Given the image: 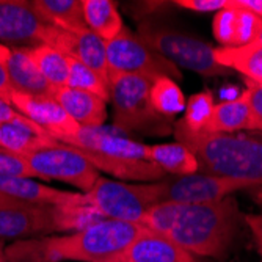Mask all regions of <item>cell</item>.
Returning <instances> with one entry per match:
<instances>
[{"instance_id": "6da1fadb", "label": "cell", "mask_w": 262, "mask_h": 262, "mask_svg": "<svg viewBox=\"0 0 262 262\" xmlns=\"http://www.w3.org/2000/svg\"><path fill=\"white\" fill-rule=\"evenodd\" d=\"M242 222L235 198L228 196L207 204L159 203L140 225L168 237L193 256L222 259L234 245Z\"/></svg>"}, {"instance_id": "7a4b0ae2", "label": "cell", "mask_w": 262, "mask_h": 262, "mask_svg": "<svg viewBox=\"0 0 262 262\" xmlns=\"http://www.w3.org/2000/svg\"><path fill=\"white\" fill-rule=\"evenodd\" d=\"M145 226L102 220L83 231L19 241L5 248L7 262H108L138 237Z\"/></svg>"}, {"instance_id": "3957f363", "label": "cell", "mask_w": 262, "mask_h": 262, "mask_svg": "<svg viewBox=\"0 0 262 262\" xmlns=\"http://www.w3.org/2000/svg\"><path fill=\"white\" fill-rule=\"evenodd\" d=\"M174 137L198 160L200 173L247 182L262 201V134H207L174 124Z\"/></svg>"}, {"instance_id": "277c9868", "label": "cell", "mask_w": 262, "mask_h": 262, "mask_svg": "<svg viewBox=\"0 0 262 262\" xmlns=\"http://www.w3.org/2000/svg\"><path fill=\"white\" fill-rule=\"evenodd\" d=\"M154 80L134 74H110L108 90L113 105V124L120 132H141L165 135L171 120L160 116L151 104Z\"/></svg>"}, {"instance_id": "5b68a950", "label": "cell", "mask_w": 262, "mask_h": 262, "mask_svg": "<svg viewBox=\"0 0 262 262\" xmlns=\"http://www.w3.org/2000/svg\"><path fill=\"white\" fill-rule=\"evenodd\" d=\"M137 35L151 49L179 69L185 68L203 77H220L231 74L228 68L215 61V57H213L215 47L188 33L145 20L138 26Z\"/></svg>"}, {"instance_id": "8992f818", "label": "cell", "mask_w": 262, "mask_h": 262, "mask_svg": "<svg viewBox=\"0 0 262 262\" xmlns=\"http://www.w3.org/2000/svg\"><path fill=\"white\" fill-rule=\"evenodd\" d=\"M162 181L129 184L99 176L86 195L88 204L107 220L140 225L145 213L162 203Z\"/></svg>"}, {"instance_id": "52a82bcc", "label": "cell", "mask_w": 262, "mask_h": 262, "mask_svg": "<svg viewBox=\"0 0 262 262\" xmlns=\"http://www.w3.org/2000/svg\"><path fill=\"white\" fill-rule=\"evenodd\" d=\"M107 66L110 74H134L156 80L170 77L181 80L182 73L138 38L129 27H123L112 41H107Z\"/></svg>"}, {"instance_id": "ba28073f", "label": "cell", "mask_w": 262, "mask_h": 262, "mask_svg": "<svg viewBox=\"0 0 262 262\" xmlns=\"http://www.w3.org/2000/svg\"><path fill=\"white\" fill-rule=\"evenodd\" d=\"M24 157L35 178L71 184L82 193H88L101 176L80 149L57 140Z\"/></svg>"}, {"instance_id": "9c48e42d", "label": "cell", "mask_w": 262, "mask_h": 262, "mask_svg": "<svg viewBox=\"0 0 262 262\" xmlns=\"http://www.w3.org/2000/svg\"><path fill=\"white\" fill-rule=\"evenodd\" d=\"M162 203L182 204H207L217 203L241 190L251 188L250 184L228 178L212 176L204 173H193L187 176L163 178Z\"/></svg>"}, {"instance_id": "30bf717a", "label": "cell", "mask_w": 262, "mask_h": 262, "mask_svg": "<svg viewBox=\"0 0 262 262\" xmlns=\"http://www.w3.org/2000/svg\"><path fill=\"white\" fill-rule=\"evenodd\" d=\"M26 0H0V44L8 47H35L46 44L51 30Z\"/></svg>"}, {"instance_id": "8fae6325", "label": "cell", "mask_w": 262, "mask_h": 262, "mask_svg": "<svg viewBox=\"0 0 262 262\" xmlns=\"http://www.w3.org/2000/svg\"><path fill=\"white\" fill-rule=\"evenodd\" d=\"M46 44L55 47L66 57L86 64L108 80L107 42L98 35H94L90 29L71 30L52 26Z\"/></svg>"}, {"instance_id": "7c38bea8", "label": "cell", "mask_w": 262, "mask_h": 262, "mask_svg": "<svg viewBox=\"0 0 262 262\" xmlns=\"http://www.w3.org/2000/svg\"><path fill=\"white\" fill-rule=\"evenodd\" d=\"M61 143L79 148L85 152L115 157L123 160H148L146 143L132 140L116 129L99 127H80L79 132Z\"/></svg>"}, {"instance_id": "4fadbf2b", "label": "cell", "mask_w": 262, "mask_h": 262, "mask_svg": "<svg viewBox=\"0 0 262 262\" xmlns=\"http://www.w3.org/2000/svg\"><path fill=\"white\" fill-rule=\"evenodd\" d=\"M10 104L57 141H63L64 138L76 135L80 129V126L74 120H71L54 96H29V94L13 91Z\"/></svg>"}, {"instance_id": "5bb4252c", "label": "cell", "mask_w": 262, "mask_h": 262, "mask_svg": "<svg viewBox=\"0 0 262 262\" xmlns=\"http://www.w3.org/2000/svg\"><path fill=\"white\" fill-rule=\"evenodd\" d=\"M57 232L52 206L24 204L0 209V241Z\"/></svg>"}, {"instance_id": "9a60e30c", "label": "cell", "mask_w": 262, "mask_h": 262, "mask_svg": "<svg viewBox=\"0 0 262 262\" xmlns=\"http://www.w3.org/2000/svg\"><path fill=\"white\" fill-rule=\"evenodd\" d=\"M108 262H196L195 256L148 228Z\"/></svg>"}, {"instance_id": "2e32d148", "label": "cell", "mask_w": 262, "mask_h": 262, "mask_svg": "<svg viewBox=\"0 0 262 262\" xmlns=\"http://www.w3.org/2000/svg\"><path fill=\"white\" fill-rule=\"evenodd\" d=\"M0 193L27 204L38 206H63V204H88L85 193L66 192L52 188L35 181V178H4L0 176Z\"/></svg>"}, {"instance_id": "e0dca14e", "label": "cell", "mask_w": 262, "mask_h": 262, "mask_svg": "<svg viewBox=\"0 0 262 262\" xmlns=\"http://www.w3.org/2000/svg\"><path fill=\"white\" fill-rule=\"evenodd\" d=\"M55 101L80 127H99L107 120V101L82 90L55 88Z\"/></svg>"}, {"instance_id": "ac0fdd59", "label": "cell", "mask_w": 262, "mask_h": 262, "mask_svg": "<svg viewBox=\"0 0 262 262\" xmlns=\"http://www.w3.org/2000/svg\"><path fill=\"white\" fill-rule=\"evenodd\" d=\"M7 71L14 93L29 96H54L55 88L42 77L36 64L26 52V47H11Z\"/></svg>"}, {"instance_id": "d6986e66", "label": "cell", "mask_w": 262, "mask_h": 262, "mask_svg": "<svg viewBox=\"0 0 262 262\" xmlns=\"http://www.w3.org/2000/svg\"><path fill=\"white\" fill-rule=\"evenodd\" d=\"M146 157L165 174L187 176L200 171L195 154L182 143H159L146 146Z\"/></svg>"}, {"instance_id": "ffe728a7", "label": "cell", "mask_w": 262, "mask_h": 262, "mask_svg": "<svg viewBox=\"0 0 262 262\" xmlns=\"http://www.w3.org/2000/svg\"><path fill=\"white\" fill-rule=\"evenodd\" d=\"M215 61L229 71H239L247 80L262 85V42L254 41L241 47H215Z\"/></svg>"}, {"instance_id": "44dd1931", "label": "cell", "mask_w": 262, "mask_h": 262, "mask_svg": "<svg viewBox=\"0 0 262 262\" xmlns=\"http://www.w3.org/2000/svg\"><path fill=\"white\" fill-rule=\"evenodd\" d=\"M52 141L55 138L33 121L0 124V146L19 156H27Z\"/></svg>"}, {"instance_id": "7402d4cb", "label": "cell", "mask_w": 262, "mask_h": 262, "mask_svg": "<svg viewBox=\"0 0 262 262\" xmlns=\"http://www.w3.org/2000/svg\"><path fill=\"white\" fill-rule=\"evenodd\" d=\"M250 130V108L245 90L239 98L231 101H220L213 107V113L206 129L207 134H237Z\"/></svg>"}, {"instance_id": "603a6c76", "label": "cell", "mask_w": 262, "mask_h": 262, "mask_svg": "<svg viewBox=\"0 0 262 262\" xmlns=\"http://www.w3.org/2000/svg\"><path fill=\"white\" fill-rule=\"evenodd\" d=\"M85 26L105 42L112 41L124 27L118 5L112 0H82Z\"/></svg>"}, {"instance_id": "cb8c5ba5", "label": "cell", "mask_w": 262, "mask_h": 262, "mask_svg": "<svg viewBox=\"0 0 262 262\" xmlns=\"http://www.w3.org/2000/svg\"><path fill=\"white\" fill-rule=\"evenodd\" d=\"M36 13L54 27L79 30L86 29L82 0H32Z\"/></svg>"}, {"instance_id": "d4e9b609", "label": "cell", "mask_w": 262, "mask_h": 262, "mask_svg": "<svg viewBox=\"0 0 262 262\" xmlns=\"http://www.w3.org/2000/svg\"><path fill=\"white\" fill-rule=\"evenodd\" d=\"M26 52L36 64L42 77L54 88L66 86L69 74V58L64 54L47 44L26 47Z\"/></svg>"}, {"instance_id": "484cf974", "label": "cell", "mask_w": 262, "mask_h": 262, "mask_svg": "<svg viewBox=\"0 0 262 262\" xmlns=\"http://www.w3.org/2000/svg\"><path fill=\"white\" fill-rule=\"evenodd\" d=\"M52 210L57 232H79L102 220H107L90 204L52 206Z\"/></svg>"}, {"instance_id": "4316f807", "label": "cell", "mask_w": 262, "mask_h": 262, "mask_svg": "<svg viewBox=\"0 0 262 262\" xmlns=\"http://www.w3.org/2000/svg\"><path fill=\"white\" fill-rule=\"evenodd\" d=\"M151 104L152 108L163 118L171 120L173 116L181 113L185 108L184 93L170 77H159L151 85Z\"/></svg>"}, {"instance_id": "83f0119b", "label": "cell", "mask_w": 262, "mask_h": 262, "mask_svg": "<svg viewBox=\"0 0 262 262\" xmlns=\"http://www.w3.org/2000/svg\"><path fill=\"white\" fill-rule=\"evenodd\" d=\"M66 86L96 94V96L102 98L107 102L110 101L108 80L104 79L94 69L88 68L86 64H83L74 58H69V74H68Z\"/></svg>"}, {"instance_id": "f1b7e54d", "label": "cell", "mask_w": 262, "mask_h": 262, "mask_svg": "<svg viewBox=\"0 0 262 262\" xmlns=\"http://www.w3.org/2000/svg\"><path fill=\"white\" fill-rule=\"evenodd\" d=\"M213 107H215V102H213L212 93L207 90L200 91L193 94V96L188 99V102H185V108H184L185 113L181 123L190 130L201 132L206 129L207 123L210 121Z\"/></svg>"}, {"instance_id": "f546056e", "label": "cell", "mask_w": 262, "mask_h": 262, "mask_svg": "<svg viewBox=\"0 0 262 262\" xmlns=\"http://www.w3.org/2000/svg\"><path fill=\"white\" fill-rule=\"evenodd\" d=\"M235 7V39L234 47H241L257 41L262 35V19L250 13L231 0Z\"/></svg>"}, {"instance_id": "4dcf8cb0", "label": "cell", "mask_w": 262, "mask_h": 262, "mask_svg": "<svg viewBox=\"0 0 262 262\" xmlns=\"http://www.w3.org/2000/svg\"><path fill=\"white\" fill-rule=\"evenodd\" d=\"M213 36L220 42V47H234L235 39V7L229 0L228 7L215 13L212 22Z\"/></svg>"}, {"instance_id": "1f68e13d", "label": "cell", "mask_w": 262, "mask_h": 262, "mask_svg": "<svg viewBox=\"0 0 262 262\" xmlns=\"http://www.w3.org/2000/svg\"><path fill=\"white\" fill-rule=\"evenodd\" d=\"M0 176L4 178H35L24 156L0 146Z\"/></svg>"}, {"instance_id": "d6a6232c", "label": "cell", "mask_w": 262, "mask_h": 262, "mask_svg": "<svg viewBox=\"0 0 262 262\" xmlns=\"http://www.w3.org/2000/svg\"><path fill=\"white\" fill-rule=\"evenodd\" d=\"M245 93L250 108V130L262 134V85L245 79Z\"/></svg>"}, {"instance_id": "836d02e7", "label": "cell", "mask_w": 262, "mask_h": 262, "mask_svg": "<svg viewBox=\"0 0 262 262\" xmlns=\"http://www.w3.org/2000/svg\"><path fill=\"white\" fill-rule=\"evenodd\" d=\"M229 0H176L174 5L198 13H213L228 7Z\"/></svg>"}, {"instance_id": "e575fe53", "label": "cell", "mask_w": 262, "mask_h": 262, "mask_svg": "<svg viewBox=\"0 0 262 262\" xmlns=\"http://www.w3.org/2000/svg\"><path fill=\"white\" fill-rule=\"evenodd\" d=\"M244 222L251 231V235L254 239V245L257 253L262 256V212L259 213H250V215H244Z\"/></svg>"}, {"instance_id": "d590c367", "label": "cell", "mask_w": 262, "mask_h": 262, "mask_svg": "<svg viewBox=\"0 0 262 262\" xmlns=\"http://www.w3.org/2000/svg\"><path fill=\"white\" fill-rule=\"evenodd\" d=\"M30 120L20 115L16 108H13L8 102L0 99V124L8 123H29Z\"/></svg>"}, {"instance_id": "8d00e7d4", "label": "cell", "mask_w": 262, "mask_h": 262, "mask_svg": "<svg viewBox=\"0 0 262 262\" xmlns=\"http://www.w3.org/2000/svg\"><path fill=\"white\" fill-rule=\"evenodd\" d=\"M13 93L11 83H10V76L7 71V63H0V99L10 104V96ZM11 105V104H10Z\"/></svg>"}, {"instance_id": "74e56055", "label": "cell", "mask_w": 262, "mask_h": 262, "mask_svg": "<svg viewBox=\"0 0 262 262\" xmlns=\"http://www.w3.org/2000/svg\"><path fill=\"white\" fill-rule=\"evenodd\" d=\"M235 4L262 19V0H235Z\"/></svg>"}, {"instance_id": "f35d334b", "label": "cell", "mask_w": 262, "mask_h": 262, "mask_svg": "<svg viewBox=\"0 0 262 262\" xmlns=\"http://www.w3.org/2000/svg\"><path fill=\"white\" fill-rule=\"evenodd\" d=\"M241 90L239 86H234V85H225L222 88V101H231L241 96Z\"/></svg>"}, {"instance_id": "ab89813d", "label": "cell", "mask_w": 262, "mask_h": 262, "mask_svg": "<svg viewBox=\"0 0 262 262\" xmlns=\"http://www.w3.org/2000/svg\"><path fill=\"white\" fill-rule=\"evenodd\" d=\"M27 203H22V201H17L14 198H10L4 193H0V209H8V207H19V206H24Z\"/></svg>"}, {"instance_id": "60d3db41", "label": "cell", "mask_w": 262, "mask_h": 262, "mask_svg": "<svg viewBox=\"0 0 262 262\" xmlns=\"http://www.w3.org/2000/svg\"><path fill=\"white\" fill-rule=\"evenodd\" d=\"M11 54V47L0 44V63H7Z\"/></svg>"}, {"instance_id": "b9f144b4", "label": "cell", "mask_w": 262, "mask_h": 262, "mask_svg": "<svg viewBox=\"0 0 262 262\" xmlns=\"http://www.w3.org/2000/svg\"><path fill=\"white\" fill-rule=\"evenodd\" d=\"M5 248H7L5 241H0V262H7V259H5Z\"/></svg>"}, {"instance_id": "7bdbcfd3", "label": "cell", "mask_w": 262, "mask_h": 262, "mask_svg": "<svg viewBox=\"0 0 262 262\" xmlns=\"http://www.w3.org/2000/svg\"><path fill=\"white\" fill-rule=\"evenodd\" d=\"M257 41H259V42H262V35H260V38H259Z\"/></svg>"}, {"instance_id": "ee69618b", "label": "cell", "mask_w": 262, "mask_h": 262, "mask_svg": "<svg viewBox=\"0 0 262 262\" xmlns=\"http://www.w3.org/2000/svg\"><path fill=\"white\" fill-rule=\"evenodd\" d=\"M260 262H262V260H260Z\"/></svg>"}]
</instances>
